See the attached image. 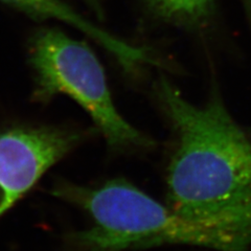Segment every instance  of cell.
<instances>
[{"mask_svg": "<svg viewBox=\"0 0 251 251\" xmlns=\"http://www.w3.org/2000/svg\"><path fill=\"white\" fill-rule=\"evenodd\" d=\"M52 194L84 209L92 219V227L72 235L78 251H125L161 245L249 251L233 238L179 216L168 204L125 179L110 180L99 187L61 183Z\"/></svg>", "mask_w": 251, "mask_h": 251, "instance_id": "cell-2", "label": "cell"}, {"mask_svg": "<svg viewBox=\"0 0 251 251\" xmlns=\"http://www.w3.org/2000/svg\"><path fill=\"white\" fill-rule=\"evenodd\" d=\"M157 17L177 25L196 26L208 21L215 0H145Z\"/></svg>", "mask_w": 251, "mask_h": 251, "instance_id": "cell-6", "label": "cell"}, {"mask_svg": "<svg viewBox=\"0 0 251 251\" xmlns=\"http://www.w3.org/2000/svg\"><path fill=\"white\" fill-rule=\"evenodd\" d=\"M80 140L77 133L52 128L0 133V216Z\"/></svg>", "mask_w": 251, "mask_h": 251, "instance_id": "cell-4", "label": "cell"}, {"mask_svg": "<svg viewBox=\"0 0 251 251\" xmlns=\"http://www.w3.org/2000/svg\"><path fill=\"white\" fill-rule=\"evenodd\" d=\"M0 1L16 7L33 18L60 20L84 31L106 50L111 52L117 61L128 70L135 68L141 63L150 61L149 60L150 58L143 49L126 43L93 25L60 0H0Z\"/></svg>", "mask_w": 251, "mask_h": 251, "instance_id": "cell-5", "label": "cell"}, {"mask_svg": "<svg viewBox=\"0 0 251 251\" xmlns=\"http://www.w3.org/2000/svg\"><path fill=\"white\" fill-rule=\"evenodd\" d=\"M36 72L35 98L49 100L66 94L82 106L116 151L150 148L153 143L117 111L105 70L90 47L56 28L40 30L30 47Z\"/></svg>", "mask_w": 251, "mask_h": 251, "instance_id": "cell-3", "label": "cell"}, {"mask_svg": "<svg viewBox=\"0 0 251 251\" xmlns=\"http://www.w3.org/2000/svg\"><path fill=\"white\" fill-rule=\"evenodd\" d=\"M157 98L173 132L167 204L190 221L251 246V136L218 93L202 106L166 78Z\"/></svg>", "mask_w": 251, "mask_h": 251, "instance_id": "cell-1", "label": "cell"}, {"mask_svg": "<svg viewBox=\"0 0 251 251\" xmlns=\"http://www.w3.org/2000/svg\"><path fill=\"white\" fill-rule=\"evenodd\" d=\"M88 1H90L91 4H93V5L98 3V0H88Z\"/></svg>", "mask_w": 251, "mask_h": 251, "instance_id": "cell-7", "label": "cell"}]
</instances>
